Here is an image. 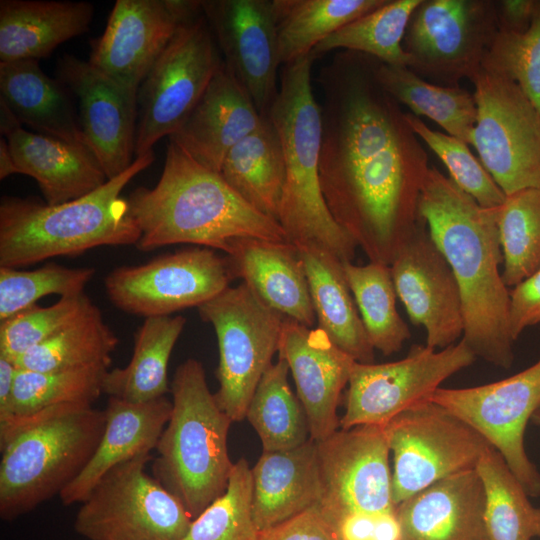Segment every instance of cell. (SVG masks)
<instances>
[{"label": "cell", "instance_id": "6da1fadb", "mask_svg": "<svg viewBox=\"0 0 540 540\" xmlns=\"http://www.w3.org/2000/svg\"><path fill=\"white\" fill-rule=\"evenodd\" d=\"M375 62L340 50L320 69L319 176L338 225L370 262L390 266L416 229L430 167L405 112L378 82Z\"/></svg>", "mask_w": 540, "mask_h": 540}, {"label": "cell", "instance_id": "7a4b0ae2", "mask_svg": "<svg viewBox=\"0 0 540 540\" xmlns=\"http://www.w3.org/2000/svg\"><path fill=\"white\" fill-rule=\"evenodd\" d=\"M418 217L443 253L460 288L462 340L477 358L503 369L514 361L509 330V291L499 267L503 254L498 207L479 205L449 177L430 167Z\"/></svg>", "mask_w": 540, "mask_h": 540}, {"label": "cell", "instance_id": "3957f363", "mask_svg": "<svg viewBox=\"0 0 540 540\" xmlns=\"http://www.w3.org/2000/svg\"><path fill=\"white\" fill-rule=\"evenodd\" d=\"M127 200L141 233L136 247L142 252L193 244L226 253L239 238L289 243L278 222L171 141L157 184L135 188Z\"/></svg>", "mask_w": 540, "mask_h": 540}, {"label": "cell", "instance_id": "277c9868", "mask_svg": "<svg viewBox=\"0 0 540 540\" xmlns=\"http://www.w3.org/2000/svg\"><path fill=\"white\" fill-rule=\"evenodd\" d=\"M154 158L153 150L138 156L97 190L62 204L3 196L0 266L18 268L100 246H136L141 233L121 193Z\"/></svg>", "mask_w": 540, "mask_h": 540}, {"label": "cell", "instance_id": "5b68a950", "mask_svg": "<svg viewBox=\"0 0 540 540\" xmlns=\"http://www.w3.org/2000/svg\"><path fill=\"white\" fill-rule=\"evenodd\" d=\"M105 413L64 404L0 423V516L30 512L70 484L93 455Z\"/></svg>", "mask_w": 540, "mask_h": 540}, {"label": "cell", "instance_id": "8992f818", "mask_svg": "<svg viewBox=\"0 0 540 540\" xmlns=\"http://www.w3.org/2000/svg\"><path fill=\"white\" fill-rule=\"evenodd\" d=\"M313 61L310 53L283 66L278 94L267 114L285 159L278 223L290 244L316 246L352 262L357 245L330 213L320 183L322 118L311 83Z\"/></svg>", "mask_w": 540, "mask_h": 540}, {"label": "cell", "instance_id": "52a82bcc", "mask_svg": "<svg viewBox=\"0 0 540 540\" xmlns=\"http://www.w3.org/2000/svg\"><path fill=\"white\" fill-rule=\"evenodd\" d=\"M170 391L171 414L156 445L152 471L195 519L227 488L234 464L227 445L232 420L194 358L177 367Z\"/></svg>", "mask_w": 540, "mask_h": 540}, {"label": "cell", "instance_id": "ba28073f", "mask_svg": "<svg viewBox=\"0 0 540 540\" xmlns=\"http://www.w3.org/2000/svg\"><path fill=\"white\" fill-rule=\"evenodd\" d=\"M198 312L217 337V403L232 422L242 421L278 352L285 317L264 304L244 282L229 286L198 307Z\"/></svg>", "mask_w": 540, "mask_h": 540}, {"label": "cell", "instance_id": "9c48e42d", "mask_svg": "<svg viewBox=\"0 0 540 540\" xmlns=\"http://www.w3.org/2000/svg\"><path fill=\"white\" fill-rule=\"evenodd\" d=\"M151 454L112 468L81 503L75 531L87 540H183L192 517L145 471Z\"/></svg>", "mask_w": 540, "mask_h": 540}, {"label": "cell", "instance_id": "30bf717a", "mask_svg": "<svg viewBox=\"0 0 540 540\" xmlns=\"http://www.w3.org/2000/svg\"><path fill=\"white\" fill-rule=\"evenodd\" d=\"M499 31L496 1L422 0L402 42L408 68L440 86H459L482 68Z\"/></svg>", "mask_w": 540, "mask_h": 540}, {"label": "cell", "instance_id": "8fae6325", "mask_svg": "<svg viewBox=\"0 0 540 540\" xmlns=\"http://www.w3.org/2000/svg\"><path fill=\"white\" fill-rule=\"evenodd\" d=\"M223 62L201 9L180 27L139 86L136 157L180 126Z\"/></svg>", "mask_w": 540, "mask_h": 540}, {"label": "cell", "instance_id": "7c38bea8", "mask_svg": "<svg viewBox=\"0 0 540 540\" xmlns=\"http://www.w3.org/2000/svg\"><path fill=\"white\" fill-rule=\"evenodd\" d=\"M477 118L470 145L506 196L540 188V114L520 87L481 68L471 79Z\"/></svg>", "mask_w": 540, "mask_h": 540}, {"label": "cell", "instance_id": "4fadbf2b", "mask_svg": "<svg viewBox=\"0 0 540 540\" xmlns=\"http://www.w3.org/2000/svg\"><path fill=\"white\" fill-rule=\"evenodd\" d=\"M385 430L393 459L395 506L437 481L475 469L492 447L471 426L431 400L400 413Z\"/></svg>", "mask_w": 540, "mask_h": 540}, {"label": "cell", "instance_id": "5bb4252c", "mask_svg": "<svg viewBox=\"0 0 540 540\" xmlns=\"http://www.w3.org/2000/svg\"><path fill=\"white\" fill-rule=\"evenodd\" d=\"M477 357L461 339L444 349L413 345L401 360L354 362L339 427L386 425L400 413L430 400L449 377L472 365Z\"/></svg>", "mask_w": 540, "mask_h": 540}, {"label": "cell", "instance_id": "9a60e30c", "mask_svg": "<svg viewBox=\"0 0 540 540\" xmlns=\"http://www.w3.org/2000/svg\"><path fill=\"white\" fill-rule=\"evenodd\" d=\"M430 400L459 417L496 449L529 497L540 496V472L529 459L524 433L540 406V358L499 381L438 388Z\"/></svg>", "mask_w": 540, "mask_h": 540}, {"label": "cell", "instance_id": "2e32d148", "mask_svg": "<svg viewBox=\"0 0 540 540\" xmlns=\"http://www.w3.org/2000/svg\"><path fill=\"white\" fill-rule=\"evenodd\" d=\"M225 257L211 248L191 247L136 266H120L105 278L106 294L118 309L164 316L200 307L230 285Z\"/></svg>", "mask_w": 540, "mask_h": 540}, {"label": "cell", "instance_id": "e0dca14e", "mask_svg": "<svg viewBox=\"0 0 540 540\" xmlns=\"http://www.w3.org/2000/svg\"><path fill=\"white\" fill-rule=\"evenodd\" d=\"M318 506L336 524L355 513L394 512L385 425H358L316 442Z\"/></svg>", "mask_w": 540, "mask_h": 540}, {"label": "cell", "instance_id": "ac0fdd59", "mask_svg": "<svg viewBox=\"0 0 540 540\" xmlns=\"http://www.w3.org/2000/svg\"><path fill=\"white\" fill-rule=\"evenodd\" d=\"M201 12L200 0H117L89 63L122 86L140 84L180 27Z\"/></svg>", "mask_w": 540, "mask_h": 540}, {"label": "cell", "instance_id": "d6986e66", "mask_svg": "<svg viewBox=\"0 0 540 540\" xmlns=\"http://www.w3.org/2000/svg\"><path fill=\"white\" fill-rule=\"evenodd\" d=\"M225 66L266 116L281 65L272 0H200Z\"/></svg>", "mask_w": 540, "mask_h": 540}, {"label": "cell", "instance_id": "ffe728a7", "mask_svg": "<svg viewBox=\"0 0 540 540\" xmlns=\"http://www.w3.org/2000/svg\"><path fill=\"white\" fill-rule=\"evenodd\" d=\"M390 272L411 323L426 331L425 345L444 349L455 344L464 331L460 288L420 218L391 263Z\"/></svg>", "mask_w": 540, "mask_h": 540}, {"label": "cell", "instance_id": "44dd1931", "mask_svg": "<svg viewBox=\"0 0 540 540\" xmlns=\"http://www.w3.org/2000/svg\"><path fill=\"white\" fill-rule=\"evenodd\" d=\"M57 79L76 97L80 126L107 179L123 173L136 158L138 91L68 54L58 61Z\"/></svg>", "mask_w": 540, "mask_h": 540}, {"label": "cell", "instance_id": "7402d4cb", "mask_svg": "<svg viewBox=\"0 0 540 540\" xmlns=\"http://www.w3.org/2000/svg\"><path fill=\"white\" fill-rule=\"evenodd\" d=\"M294 379L310 439L320 442L339 428L337 408L355 360L320 328L285 318L278 349Z\"/></svg>", "mask_w": 540, "mask_h": 540}, {"label": "cell", "instance_id": "603a6c76", "mask_svg": "<svg viewBox=\"0 0 540 540\" xmlns=\"http://www.w3.org/2000/svg\"><path fill=\"white\" fill-rule=\"evenodd\" d=\"M263 118L223 62L168 140L200 165L219 173L229 151L256 130Z\"/></svg>", "mask_w": 540, "mask_h": 540}, {"label": "cell", "instance_id": "cb8c5ba5", "mask_svg": "<svg viewBox=\"0 0 540 540\" xmlns=\"http://www.w3.org/2000/svg\"><path fill=\"white\" fill-rule=\"evenodd\" d=\"M476 469L446 477L396 505L400 540H487Z\"/></svg>", "mask_w": 540, "mask_h": 540}, {"label": "cell", "instance_id": "d4e9b609", "mask_svg": "<svg viewBox=\"0 0 540 540\" xmlns=\"http://www.w3.org/2000/svg\"><path fill=\"white\" fill-rule=\"evenodd\" d=\"M231 278H240L268 307L313 327L316 316L297 247L256 238H239L226 252Z\"/></svg>", "mask_w": 540, "mask_h": 540}, {"label": "cell", "instance_id": "484cf974", "mask_svg": "<svg viewBox=\"0 0 540 540\" xmlns=\"http://www.w3.org/2000/svg\"><path fill=\"white\" fill-rule=\"evenodd\" d=\"M172 402L166 396L143 403L109 397L99 443L78 476L59 494L62 503H82L115 466L151 454L169 420Z\"/></svg>", "mask_w": 540, "mask_h": 540}, {"label": "cell", "instance_id": "4316f807", "mask_svg": "<svg viewBox=\"0 0 540 540\" xmlns=\"http://www.w3.org/2000/svg\"><path fill=\"white\" fill-rule=\"evenodd\" d=\"M19 174L35 179L47 204L81 198L108 180L94 153L19 125L4 134Z\"/></svg>", "mask_w": 540, "mask_h": 540}, {"label": "cell", "instance_id": "83f0119b", "mask_svg": "<svg viewBox=\"0 0 540 540\" xmlns=\"http://www.w3.org/2000/svg\"><path fill=\"white\" fill-rule=\"evenodd\" d=\"M252 512L260 532L317 505L321 487L312 439L279 451H263L253 468Z\"/></svg>", "mask_w": 540, "mask_h": 540}, {"label": "cell", "instance_id": "f1b7e54d", "mask_svg": "<svg viewBox=\"0 0 540 540\" xmlns=\"http://www.w3.org/2000/svg\"><path fill=\"white\" fill-rule=\"evenodd\" d=\"M94 6L85 1L1 0L0 62L49 56L85 33Z\"/></svg>", "mask_w": 540, "mask_h": 540}, {"label": "cell", "instance_id": "f546056e", "mask_svg": "<svg viewBox=\"0 0 540 540\" xmlns=\"http://www.w3.org/2000/svg\"><path fill=\"white\" fill-rule=\"evenodd\" d=\"M0 100L22 125L91 150L71 93L57 78L44 73L38 60L0 62Z\"/></svg>", "mask_w": 540, "mask_h": 540}, {"label": "cell", "instance_id": "4dcf8cb0", "mask_svg": "<svg viewBox=\"0 0 540 540\" xmlns=\"http://www.w3.org/2000/svg\"><path fill=\"white\" fill-rule=\"evenodd\" d=\"M318 328L356 362L371 364L372 347L346 281L342 261L312 245L297 246Z\"/></svg>", "mask_w": 540, "mask_h": 540}, {"label": "cell", "instance_id": "1f68e13d", "mask_svg": "<svg viewBox=\"0 0 540 540\" xmlns=\"http://www.w3.org/2000/svg\"><path fill=\"white\" fill-rule=\"evenodd\" d=\"M185 324L181 315L146 317L134 334L130 361L106 372L103 393L133 403L164 397L169 359Z\"/></svg>", "mask_w": 540, "mask_h": 540}, {"label": "cell", "instance_id": "d6a6232c", "mask_svg": "<svg viewBox=\"0 0 540 540\" xmlns=\"http://www.w3.org/2000/svg\"><path fill=\"white\" fill-rule=\"evenodd\" d=\"M219 174L252 207L278 222L285 159L279 134L267 115L229 151Z\"/></svg>", "mask_w": 540, "mask_h": 540}, {"label": "cell", "instance_id": "836d02e7", "mask_svg": "<svg viewBox=\"0 0 540 540\" xmlns=\"http://www.w3.org/2000/svg\"><path fill=\"white\" fill-rule=\"evenodd\" d=\"M375 75L383 89L413 115L436 122L447 134L470 144L477 108L473 93L460 86H440L416 75L406 66L376 59Z\"/></svg>", "mask_w": 540, "mask_h": 540}, {"label": "cell", "instance_id": "e575fe53", "mask_svg": "<svg viewBox=\"0 0 540 540\" xmlns=\"http://www.w3.org/2000/svg\"><path fill=\"white\" fill-rule=\"evenodd\" d=\"M386 0H272L281 65L312 52L333 32Z\"/></svg>", "mask_w": 540, "mask_h": 540}, {"label": "cell", "instance_id": "d590c367", "mask_svg": "<svg viewBox=\"0 0 540 540\" xmlns=\"http://www.w3.org/2000/svg\"><path fill=\"white\" fill-rule=\"evenodd\" d=\"M475 469L485 493L487 540L540 537V507L531 504L529 495L502 455L493 447L488 448Z\"/></svg>", "mask_w": 540, "mask_h": 540}, {"label": "cell", "instance_id": "8d00e7d4", "mask_svg": "<svg viewBox=\"0 0 540 540\" xmlns=\"http://www.w3.org/2000/svg\"><path fill=\"white\" fill-rule=\"evenodd\" d=\"M342 267L372 347L385 356L399 352L411 333L396 308L397 293L390 266L345 261Z\"/></svg>", "mask_w": 540, "mask_h": 540}, {"label": "cell", "instance_id": "74e56055", "mask_svg": "<svg viewBox=\"0 0 540 540\" xmlns=\"http://www.w3.org/2000/svg\"><path fill=\"white\" fill-rule=\"evenodd\" d=\"M288 375L287 363L278 358L262 376L246 412L263 451L292 449L310 439L306 413L290 388Z\"/></svg>", "mask_w": 540, "mask_h": 540}, {"label": "cell", "instance_id": "f35d334b", "mask_svg": "<svg viewBox=\"0 0 540 540\" xmlns=\"http://www.w3.org/2000/svg\"><path fill=\"white\" fill-rule=\"evenodd\" d=\"M422 0H386L377 9L330 34L314 47V60L324 54L346 50L369 55L383 63L408 66L402 47L409 19Z\"/></svg>", "mask_w": 540, "mask_h": 540}, {"label": "cell", "instance_id": "ab89813d", "mask_svg": "<svg viewBox=\"0 0 540 540\" xmlns=\"http://www.w3.org/2000/svg\"><path fill=\"white\" fill-rule=\"evenodd\" d=\"M118 337L99 308L18 357L17 368L33 371L109 369Z\"/></svg>", "mask_w": 540, "mask_h": 540}, {"label": "cell", "instance_id": "60d3db41", "mask_svg": "<svg viewBox=\"0 0 540 540\" xmlns=\"http://www.w3.org/2000/svg\"><path fill=\"white\" fill-rule=\"evenodd\" d=\"M502 278L514 287L540 268V188L506 196L498 207Z\"/></svg>", "mask_w": 540, "mask_h": 540}, {"label": "cell", "instance_id": "b9f144b4", "mask_svg": "<svg viewBox=\"0 0 540 540\" xmlns=\"http://www.w3.org/2000/svg\"><path fill=\"white\" fill-rule=\"evenodd\" d=\"M108 370L33 371L17 368L12 417L64 404L92 405L103 393V380Z\"/></svg>", "mask_w": 540, "mask_h": 540}, {"label": "cell", "instance_id": "7bdbcfd3", "mask_svg": "<svg viewBox=\"0 0 540 540\" xmlns=\"http://www.w3.org/2000/svg\"><path fill=\"white\" fill-rule=\"evenodd\" d=\"M252 512V474L241 457L225 492L193 519L183 540H260Z\"/></svg>", "mask_w": 540, "mask_h": 540}, {"label": "cell", "instance_id": "ee69618b", "mask_svg": "<svg viewBox=\"0 0 540 540\" xmlns=\"http://www.w3.org/2000/svg\"><path fill=\"white\" fill-rule=\"evenodd\" d=\"M97 309L85 292L60 297L50 306L35 304L0 322V356L15 361Z\"/></svg>", "mask_w": 540, "mask_h": 540}, {"label": "cell", "instance_id": "f6af8a7d", "mask_svg": "<svg viewBox=\"0 0 540 540\" xmlns=\"http://www.w3.org/2000/svg\"><path fill=\"white\" fill-rule=\"evenodd\" d=\"M94 274L91 267L71 268L56 263L34 270L0 266V322L35 305L42 297L84 292Z\"/></svg>", "mask_w": 540, "mask_h": 540}, {"label": "cell", "instance_id": "bcb514c9", "mask_svg": "<svg viewBox=\"0 0 540 540\" xmlns=\"http://www.w3.org/2000/svg\"><path fill=\"white\" fill-rule=\"evenodd\" d=\"M405 118L413 132L421 139L447 167L450 179L479 205L487 208L499 207L506 195L492 176L460 139L435 131L419 117L405 113Z\"/></svg>", "mask_w": 540, "mask_h": 540}, {"label": "cell", "instance_id": "7dc6e473", "mask_svg": "<svg viewBox=\"0 0 540 540\" xmlns=\"http://www.w3.org/2000/svg\"><path fill=\"white\" fill-rule=\"evenodd\" d=\"M482 67L513 80L540 114V1L525 32L498 31Z\"/></svg>", "mask_w": 540, "mask_h": 540}, {"label": "cell", "instance_id": "c3c4849f", "mask_svg": "<svg viewBox=\"0 0 540 540\" xmlns=\"http://www.w3.org/2000/svg\"><path fill=\"white\" fill-rule=\"evenodd\" d=\"M260 540H340L337 524L314 505L261 532Z\"/></svg>", "mask_w": 540, "mask_h": 540}, {"label": "cell", "instance_id": "681fc988", "mask_svg": "<svg viewBox=\"0 0 540 540\" xmlns=\"http://www.w3.org/2000/svg\"><path fill=\"white\" fill-rule=\"evenodd\" d=\"M540 324V268L509 291V330L515 342L528 327Z\"/></svg>", "mask_w": 540, "mask_h": 540}, {"label": "cell", "instance_id": "f907efd6", "mask_svg": "<svg viewBox=\"0 0 540 540\" xmlns=\"http://www.w3.org/2000/svg\"><path fill=\"white\" fill-rule=\"evenodd\" d=\"M337 529L340 540H400V526L394 512L355 513L342 518Z\"/></svg>", "mask_w": 540, "mask_h": 540}, {"label": "cell", "instance_id": "816d5d0a", "mask_svg": "<svg viewBox=\"0 0 540 540\" xmlns=\"http://www.w3.org/2000/svg\"><path fill=\"white\" fill-rule=\"evenodd\" d=\"M538 1H496L499 30L516 33L525 32L532 21Z\"/></svg>", "mask_w": 540, "mask_h": 540}, {"label": "cell", "instance_id": "f5cc1de1", "mask_svg": "<svg viewBox=\"0 0 540 540\" xmlns=\"http://www.w3.org/2000/svg\"><path fill=\"white\" fill-rule=\"evenodd\" d=\"M16 372L17 366L14 361L0 356V423L12 417Z\"/></svg>", "mask_w": 540, "mask_h": 540}, {"label": "cell", "instance_id": "db71d44e", "mask_svg": "<svg viewBox=\"0 0 540 540\" xmlns=\"http://www.w3.org/2000/svg\"><path fill=\"white\" fill-rule=\"evenodd\" d=\"M18 168L6 138L0 139V179L16 174Z\"/></svg>", "mask_w": 540, "mask_h": 540}, {"label": "cell", "instance_id": "11a10c76", "mask_svg": "<svg viewBox=\"0 0 540 540\" xmlns=\"http://www.w3.org/2000/svg\"><path fill=\"white\" fill-rule=\"evenodd\" d=\"M535 424L537 425H540V406L538 407V409L535 411L534 415L532 416V419H531Z\"/></svg>", "mask_w": 540, "mask_h": 540}]
</instances>
